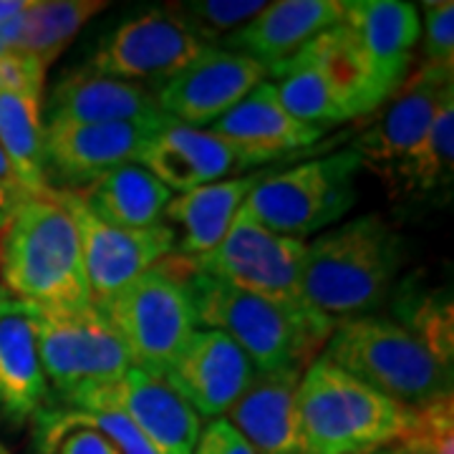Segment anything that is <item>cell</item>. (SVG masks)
Returning <instances> with one entry per match:
<instances>
[{
  "mask_svg": "<svg viewBox=\"0 0 454 454\" xmlns=\"http://www.w3.org/2000/svg\"><path fill=\"white\" fill-rule=\"evenodd\" d=\"M404 265V240L379 215H364L306 245L301 303L328 324L373 316Z\"/></svg>",
  "mask_w": 454,
  "mask_h": 454,
  "instance_id": "1",
  "label": "cell"
},
{
  "mask_svg": "<svg viewBox=\"0 0 454 454\" xmlns=\"http://www.w3.org/2000/svg\"><path fill=\"white\" fill-rule=\"evenodd\" d=\"M172 260L187 280L197 324L227 333L253 361L258 373H303L313 358L324 354L333 324L301 306L278 303L232 288L223 280L192 273L177 255H172Z\"/></svg>",
  "mask_w": 454,
  "mask_h": 454,
  "instance_id": "2",
  "label": "cell"
},
{
  "mask_svg": "<svg viewBox=\"0 0 454 454\" xmlns=\"http://www.w3.org/2000/svg\"><path fill=\"white\" fill-rule=\"evenodd\" d=\"M3 288L41 309H91L82 243L71 215L53 195L18 205L0 240Z\"/></svg>",
  "mask_w": 454,
  "mask_h": 454,
  "instance_id": "3",
  "label": "cell"
},
{
  "mask_svg": "<svg viewBox=\"0 0 454 454\" xmlns=\"http://www.w3.org/2000/svg\"><path fill=\"white\" fill-rule=\"evenodd\" d=\"M295 399L309 454H372L417 429V409L366 387L324 354L301 373Z\"/></svg>",
  "mask_w": 454,
  "mask_h": 454,
  "instance_id": "4",
  "label": "cell"
},
{
  "mask_svg": "<svg viewBox=\"0 0 454 454\" xmlns=\"http://www.w3.org/2000/svg\"><path fill=\"white\" fill-rule=\"evenodd\" d=\"M324 356L379 394L409 409L452 396L454 369L389 316H361L333 325Z\"/></svg>",
  "mask_w": 454,
  "mask_h": 454,
  "instance_id": "5",
  "label": "cell"
},
{
  "mask_svg": "<svg viewBox=\"0 0 454 454\" xmlns=\"http://www.w3.org/2000/svg\"><path fill=\"white\" fill-rule=\"evenodd\" d=\"M98 310L129 351L131 364L160 379L200 325L187 280L172 255L131 280Z\"/></svg>",
  "mask_w": 454,
  "mask_h": 454,
  "instance_id": "6",
  "label": "cell"
},
{
  "mask_svg": "<svg viewBox=\"0 0 454 454\" xmlns=\"http://www.w3.org/2000/svg\"><path fill=\"white\" fill-rule=\"evenodd\" d=\"M358 157L336 152L283 172H268L245 200L260 225L283 238L303 240L339 223L356 202Z\"/></svg>",
  "mask_w": 454,
  "mask_h": 454,
  "instance_id": "7",
  "label": "cell"
},
{
  "mask_svg": "<svg viewBox=\"0 0 454 454\" xmlns=\"http://www.w3.org/2000/svg\"><path fill=\"white\" fill-rule=\"evenodd\" d=\"M51 402L79 387L112 384L129 372L131 356L98 309L59 310L28 303Z\"/></svg>",
  "mask_w": 454,
  "mask_h": 454,
  "instance_id": "8",
  "label": "cell"
},
{
  "mask_svg": "<svg viewBox=\"0 0 454 454\" xmlns=\"http://www.w3.org/2000/svg\"><path fill=\"white\" fill-rule=\"evenodd\" d=\"M454 94V71L422 66L389 98L372 127L361 131L351 152L361 167H369L387 182L394 197H402L414 160L419 157L429 127L444 98Z\"/></svg>",
  "mask_w": 454,
  "mask_h": 454,
  "instance_id": "9",
  "label": "cell"
},
{
  "mask_svg": "<svg viewBox=\"0 0 454 454\" xmlns=\"http://www.w3.org/2000/svg\"><path fill=\"white\" fill-rule=\"evenodd\" d=\"M306 243L283 238L245 210H238L232 225L212 253L182 262L200 276L223 280L232 288L255 293L278 303L301 306V268ZM179 258V255H177Z\"/></svg>",
  "mask_w": 454,
  "mask_h": 454,
  "instance_id": "10",
  "label": "cell"
},
{
  "mask_svg": "<svg viewBox=\"0 0 454 454\" xmlns=\"http://www.w3.org/2000/svg\"><path fill=\"white\" fill-rule=\"evenodd\" d=\"M53 197L71 215L79 232L83 270L94 309L104 306L124 286L175 253L177 232L167 223L145 230H127L104 223L83 205L74 190H53Z\"/></svg>",
  "mask_w": 454,
  "mask_h": 454,
  "instance_id": "11",
  "label": "cell"
},
{
  "mask_svg": "<svg viewBox=\"0 0 454 454\" xmlns=\"http://www.w3.org/2000/svg\"><path fill=\"white\" fill-rule=\"evenodd\" d=\"M51 404L121 411L157 454H192L202 432V419L192 406L169 389L164 379L139 366H131L119 381L79 387Z\"/></svg>",
  "mask_w": 454,
  "mask_h": 454,
  "instance_id": "12",
  "label": "cell"
},
{
  "mask_svg": "<svg viewBox=\"0 0 454 454\" xmlns=\"http://www.w3.org/2000/svg\"><path fill=\"white\" fill-rule=\"evenodd\" d=\"M169 8L129 18L101 43L89 61L91 74L154 86V91L210 51Z\"/></svg>",
  "mask_w": 454,
  "mask_h": 454,
  "instance_id": "13",
  "label": "cell"
},
{
  "mask_svg": "<svg viewBox=\"0 0 454 454\" xmlns=\"http://www.w3.org/2000/svg\"><path fill=\"white\" fill-rule=\"evenodd\" d=\"M169 121V116L82 124V127H43V154L49 179L64 190H82L89 182L124 164H139L152 137Z\"/></svg>",
  "mask_w": 454,
  "mask_h": 454,
  "instance_id": "14",
  "label": "cell"
},
{
  "mask_svg": "<svg viewBox=\"0 0 454 454\" xmlns=\"http://www.w3.org/2000/svg\"><path fill=\"white\" fill-rule=\"evenodd\" d=\"M258 376L253 361L223 331L197 328L164 372L172 391L202 419H227Z\"/></svg>",
  "mask_w": 454,
  "mask_h": 454,
  "instance_id": "15",
  "label": "cell"
},
{
  "mask_svg": "<svg viewBox=\"0 0 454 454\" xmlns=\"http://www.w3.org/2000/svg\"><path fill=\"white\" fill-rule=\"evenodd\" d=\"M262 82H268V68L260 61L212 46L157 89V104L164 116L202 129L240 104Z\"/></svg>",
  "mask_w": 454,
  "mask_h": 454,
  "instance_id": "16",
  "label": "cell"
},
{
  "mask_svg": "<svg viewBox=\"0 0 454 454\" xmlns=\"http://www.w3.org/2000/svg\"><path fill=\"white\" fill-rule=\"evenodd\" d=\"M339 26L376 94L387 101L409 79L411 51L422 35L417 5L402 0H343Z\"/></svg>",
  "mask_w": 454,
  "mask_h": 454,
  "instance_id": "17",
  "label": "cell"
},
{
  "mask_svg": "<svg viewBox=\"0 0 454 454\" xmlns=\"http://www.w3.org/2000/svg\"><path fill=\"white\" fill-rule=\"evenodd\" d=\"M49 404L28 303L0 286V419L20 429Z\"/></svg>",
  "mask_w": 454,
  "mask_h": 454,
  "instance_id": "18",
  "label": "cell"
},
{
  "mask_svg": "<svg viewBox=\"0 0 454 454\" xmlns=\"http://www.w3.org/2000/svg\"><path fill=\"white\" fill-rule=\"evenodd\" d=\"M210 131L238 152L247 169L306 149L324 137V129L303 124L283 109L270 82L258 83L240 104L212 121Z\"/></svg>",
  "mask_w": 454,
  "mask_h": 454,
  "instance_id": "19",
  "label": "cell"
},
{
  "mask_svg": "<svg viewBox=\"0 0 454 454\" xmlns=\"http://www.w3.org/2000/svg\"><path fill=\"white\" fill-rule=\"evenodd\" d=\"M154 116H162L154 89L91 74L89 68L68 74L43 101V127L112 124Z\"/></svg>",
  "mask_w": 454,
  "mask_h": 454,
  "instance_id": "20",
  "label": "cell"
},
{
  "mask_svg": "<svg viewBox=\"0 0 454 454\" xmlns=\"http://www.w3.org/2000/svg\"><path fill=\"white\" fill-rule=\"evenodd\" d=\"M340 0H280L268 3L243 28L227 35L220 49L250 56L268 71L306 49L316 35L339 23Z\"/></svg>",
  "mask_w": 454,
  "mask_h": 454,
  "instance_id": "21",
  "label": "cell"
},
{
  "mask_svg": "<svg viewBox=\"0 0 454 454\" xmlns=\"http://www.w3.org/2000/svg\"><path fill=\"white\" fill-rule=\"evenodd\" d=\"M139 164L162 182L169 192H190L247 169L232 146L210 129H197L169 119L146 145Z\"/></svg>",
  "mask_w": 454,
  "mask_h": 454,
  "instance_id": "22",
  "label": "cell"
},
{
  "mask_svg": "<svg viewBox=\"0 0 454 454\" xmlns=\"http://www.w3.org/2000/svg\"><path fill=\"white\" fill-rule=\"evenodd\" d=\"M298 372L258 373L227 422L255 454H309L298 414Z\"/></svg>",
  "mask_w": 454,
  "mask_h": 454,
  "instance_id": "23",
  "label": "cell"
},
{
  "mask_svg": "<svg viewBox=\"0 0 454 454\" xmlns=\"http://www.w3.org/2000/svg\"><path fill=\"white\" fill-rule=\"evenodd\" d=\"M265 175L268 172H253L243 177L220 179L172 197L164 217L182 227V238L175 245L172 255L195 260L212 253L223 243L238 210Z\"/></svg>",
  "mask_w": 454,
  "mask_h": 454,
  "instance_id": "24",
  "label": "cell"
},
{
  "mask_svg": "<svg viewBox=\"0 0 454 454\" xmlns=\"http://www.w3.org/2000/svg\"><path fill=\"white\" fill-rule=\"evenodd\" d=\"M74 192L104 223L127 230L162 225L164 210L175 197V192H169L160 179L137 162L116 167Z\"/></svg>",
  "mask_w": 454,
  "mask_h": 454,
  "instance_id": "25",
  "label": "cell"
},
{
  "mask_svg": "<svg viewBox=\"0 0 454 454\" xmlns=\"http://www.w3.org/2000/svg\"><path fill=\"white\" fill-rule=\"evenodd\" d=\"M0 146L28 195H53L43 154V97L0 91Z\"/></svg>",
  "mask_w": 454,
  "mask_h": 454,
  "instance_id": "26",
  "label": "cell"
},
{
  "mask_svg": "<svg viewBox=\"0 0 454 454\" xmlns=\"http://www.w3.org/2000/svg\"><path fill=\"white\" fill-rule=\"evenodd\" d=\"M268 76L273 79L270 83L276 89V97L283 104V109L303 124L325 129L331 124H343L354 119V114L336 91V86L328 82L321 66L303 49L288 61L273 66Z\"/></svg>",
  "mask_w": 454,
  "mask_h": 454,
  "instance_id": "27",
  "label": "cell"
},
{
  "mask_svg": "<svg viewBox=\"0 0 454 454\" xmlns=\"http://www.w3.org/2000/svg\"><path fill=\"white\" fill-rule=\"evenodd\" d=\"M106 5L104 0H31L13 51L31 56L49 71L83 26Z\"/></svg>",
  "mask_w": 454,
  "mask_h": 454,
  "instance_id": "28",
  "label": "cell"
},
{
  "mask_svg": "<svg viewBox=\"0 0 454 454\" xmlns=\"http://www.w3.org/2000/svg\"><path fill=\"white\" fill-rule=\"evenodd\" d=\"M391 321L419 339L434 356L454 369V313L452 295L444 288L424 286L409 278L394 286L389 295Z\"/></svg>",
  "mask_w": 454,
  "mask_h": 454,
  "instance_id": "29",
  "label": "cell"
},
{
  "mask_svg": "<svg viewBox=\"0 0 454 454\" xmlns=\"http://www.w3.org/2000/svg\"><path fill=\"white\" fill-rule=\"evenodd\" d=\"M31 424L35 454L43 452L53 439L76 427H89L104 439H109L116 454H157L145 434L121 411H112V409H68V406L49 404L33 417Z\"/></svg>",
  "mask_w": 454,
  "mask_h": 454,
  "instance_id": "30",
  "label": "cell"
},
{
  "mask_svg": "<svg viewBox=\"0 0 454 454\" xmlns=\"http://www.w3.org/2000/svg\"><path fill=\"white\" fill-rule=\"evenodd\" d=\"M454 177V94L444 98L414 160L402 197H427L452 187Z\"/></svg>",
  "mask_w": 454,
  "mask_h": 454,
  "instance_id": "31",
  "label": "cell"
},
{
  "mask_svg": "<svg viewBox=\"0 0 454 454\" xmlns=\"http://www.w3.org/2000/svg\"><path fill=\"white\" fill-rule=\"evenodd\" d=\"M265 5L268 3L262 0H190L169 3L167 8L182 18L197 38H202L207 46H215L217 41H225L227 35L243 28Z\"/></svg>",
  "mask_w": 454,
  "mask_h": 454,
  "instance_id": "32",
  "label": "cell"
},
{
  "mask_svg": "<svg viewBox=\"0 0 454 454\" xmlns=\"http://www.w3.org/2000/svg\"><path fill=\"white\" fill-rule=\"evenodd\" d=\"M424 66L454 71V3H424Z\"/></svg>",
  "mask_w": 454,
  "mask_h": 454,
  "instance_id": "33",
  "label": "cell"
},
{
  "mask_svg": "<svg viewBox=\"0 0 454 454\" xmlns=\"http://www.w3.org/2000/svg\"><path fill=\"white\" fill-rule=\"evenodd\" d=\"M43 83H46V68L35 59L18 51H8L0 56V91L43 97Z\"/></svg>",
  "mask_w": 454,
  "mask_h": 454,
  "instance_id": "34",
  "label": "cell"
},
{
  "mask_svg": "<svg viewBox=\"0 0 454 454\" xmlns=\"http://www.w3.org/2000/svg\"><path fill=\"white\" fill-rule=\"evenodd\" d=\"M192 454H255L250 444L240 437V432L227 419H212L202 427Z\"/></svg>",
  "mask_w": 454,
  "mask_h": 454,
  "instance_id": "35",
  "label": "cell"
},
{
  "mask_svg": "<svg viewBox=\"0 0 454 454\" xmlns=\"http://www.w3.org/2000/svg\"><path fill=\"white\" fill-rule=\"evenodd\" d=\"M38 454H116L109 439H104L98 432L89 427L68 429L59 439H53L43 452Z\"/></svg>",
  "mask_w": 454,
  "mask_h": 454,
  "instance_id": "36",
  "label": "cell"
},
{
  "mask_svg": "<svg viewBox=\"0 0 454 454\" xmlns=\"http://www.w3.org/2000/svg\"><path fill=\"white\" fill-rule=\"evenodd\" d=\"M372 454H437V450L422 434L411 432L409 437L399 439V442H394L389 447H381V450H376Z\"/></svg>",
  "mask_w": 454,
  "mask_h": 454,
  "instance_id": "37",
  "label": "cell"
},
{
  "mask_svg": "<svg viewBox=\"0 0 454 454\" xmlns=\"http://www.w3.org/2000/svg\"><path fill=\"white\" fill-rule=\"evenodd\" d=\"M0 187H5L8 192H13L18 197H31L26 190H23V184H20V179H18L16 169H13V164L11 160L5 157V152H3V146H0Z\"/></svg>",
  "mask_w": 454,
  "mask_h": 454,
  "instance_id": "38",
  "label": "cell"
},
{
  "mask_svg": "<svg viewBox=\"0 0 454 454\" xmlns=\"http://www.w3.org/2000/svg\"><path fill=\"white\" fill-rule=\"evenodd\" d=\"M28 200V197H26ZM23 202V197L13 195V192H8L5 187H0V227H5L11 223V217H13V212L18 210V205Z\"/></svg>",
  "mask_w": 454,
  "mask_h": 454,
  "instance_id": "39",
  "label": "cell"
},
{
  "mask_svg": "<svg viewBox=\"0 0 454 454\" xmlns=\"http://www.w3.org/2000/svg\"><path fill=\"white\" fill-rule=\"evenodd\" d=\"M28 5H31V0H0V26L23 16L28 11Z\"/></svg>",
  "mask_w": 454,
  "mask_h": 454,
  "instance_id": "40",
  "label": "cell"
},
{
  "mask_svg": "<svg viewBox=\"0 0 454 454\" xmlns=\"http://www.w3.org/2000/svg\"><path fill=\"white\" fill-rule=\"evenodd\" d=\"M0 454H13V452H11V450H8V447H5V444L0 442Z\"/></svg>",
  "mask_w": 454,
  "mask_h": 454,
  "instance_id": "41",
  "label": "cell"
}]
</instances>
